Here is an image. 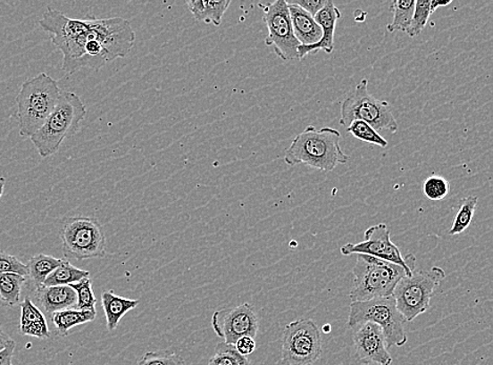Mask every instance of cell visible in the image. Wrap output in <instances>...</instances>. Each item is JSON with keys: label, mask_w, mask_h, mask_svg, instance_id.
Wrapping results in <instances>:
<instances>
[{"label": "cell", "mask_w": 493, "mask_h": 365, "mask_svg": "<svg viewBox=\"0 0 493 365\" xmlns=\"http://www.w3.org/2000/svg\"><path fill=\"white\" fill-rule=\"evenodd\" d=\"M63 54V70L74 74L82 68L100 69L132 50L136 34L122 17L91 19L90 27L72 38H51Z\"/></svg>", "instance_id": "obj_1"}, {"label": "cell", "mask_w": 493, "mask_h": 365, "mask_svg": "<svg viewBox=\"0 0 493 365\" xmlns=\"http://www.w3.org/2000/svg\"><path fill=\"white\" fill-rule=\"evenodd\" d=\"M341 133L330 127L308 126L297 135L285 153L284 162L290 167L307 164L313 169L331 172L338 164L347 163L349 156L341 149Z\"/></svg>", "instance_id": "obj_2"}, {"label": "cell", "mask_w": 493, "mask_h": 365, "mask_svg": "<svg viewBox=\"0 0 493 365\" xmlns=\"http://www.w3.org/2000/svg\"><path fill=\"white\" fill-rule=\"evenodd\" d=\"M61 87L46 73H40L23 82L16 96V119L21 137L31 138L44 126L56 107Z\"/></svg>", "instance_id": "obj_3"}, {"label": "cell", "mask_w": 493, "mask_h": 365, "mask_svg": "<svg viewBox=\"0 0 493 365\" xmlns=\"http://www.w3.org/2000/svg\"><path fill=\"white\" fill-rule=\"evenodd\" d=\"M87 112L85 103L77 94L62 91L56 107L31 137L39 155L46 158L56 154L63 141L79 132Z\"/></svg>", "instance_id": "obj_4"}, {"label": "cell", "mask_w": 493, "mask_h": 365, "mask_svg": "<svg viewBox=\"0 0 493 365\" xmlns=\"http://www.w3.org/2000/svg\"><path fill=\"white\" fill-rule=\"evenodd\" d=\"M353 275L354 286L349 294L353 303L393 296L397 285L407 276L397 264L362 254L356 255Z\"/></svg>", "instance_id": "obj_5"}, {"label": "cell", "mask_w": 493, "mask_h": 365, "mask_svg": "<svg viewBox=\"0 0 493 365\" xmlns=\"http://www.w3.org/2000/svg\"><path fill=\"white\" fill-rule=\"evenodd\" d=\"M366 322L382 329L388 347L406 344V320L397 311L393 296L350 303L347 327L354 329Z\"/></svg>", "instance_id": "obj_6"}, {"label": "cell", "mask_w": 493, "mask_h": 365, "mask_svg": "<svg viewBox=\"0 0 493 365\" xmlns=\"http://www.w3.org/2000/svg\"><path fill=\"white\" fill-rule=\"evenodd\" d=\"M445 277L447 274L439 267L430 270L415 269L411 276L403 277L395 288L393 297L397 311L406 322H413L429 311L431 297Z\"/></svg>", "instance_id": "obj_7"}, {"label": "cell", "mask_w": 493, "mask_h": 365, "mask_svg": "<svg viewBox=\"0 0 493 365\" xmlns=\"http://www.w3.org/2000/svg\"><path fill=\"white\" fill-rule=\"evenodd\" d=\"M355 120L368 123L379 131L396 134L399 125L395 119L393 109L384 100H379L368 92V80L362 79L341 105L340 125L347 128Z\"/></svg>", "instance_id": "obj_8"}, {"label": "cell", "mask_w": 493, "mask_h": 365, "mask_svg": "<svg viewBox=\"0 0 493 365\" xmlns=\"http://www.w3.org/2000/svg\"><path fill=\"white\" fill-rule=\"evenodd\" d=\"M63 255L77 259L104 258L106 255L103 226L95 218L75 216L65 218L59 229Z\"/></svg>", "instance_id": "obj_9"}, {"label": "cell", "mask_w": 493, "mask_h": 365, "mask_svg": "<svg viewBox=\"0 0 493 365\" xmlns=\"http://www.w3.org/2000/svg\"><path fill=\"white\" fill-rule=\"evenodd\" d=\"M322 355V338L317 323L300 319L288 323L282 335V364L312 365Z\"/></svg>", "instance_id": "obj_10"}, {"label": "cell", "mask_w": 493, "mask_h": 365, "mask_svg": "<svg viewBox=\"0 0 493 365\" xmlns=\"http://www.w3.org/2000/svg\"><path fill=\"white\" fill-rule=\"evenodd\" d=\"M391 232L385 223H379L367 228L364 240L359 244H347L341 247L343 256L367 255L381 259V261L397 264L411 276L415 270L417 258L413 254L402 256L401 250L390 239Z\"/></svg>", "instance_id": "obj_11"}, {"label": "cell", "mask_w": 493, "mask_h": 365, "mask_svg": "<svg viewBox=\"0 0 493 365\" xmlns=\"http://www.w3.org/2000/svg\"><path fill=\"white\" fill-rule=\"evenodd\" d=\"M263 11V21L269 30L265 45L274 49L276 55L284 62L299 61V41L295 37L290 21L288 3L277 0L270 4H260Z\"/></svg>", "instance_id": "obj_12"}, {"label": "cell", "mask_w": 493, "mask_h": 365, "mask_svg": "<svg viewBox=\"0 0 493 365\" xmlns=\"http://www.w3.org/2000/svg\"><path fill=\"white\" fill-rule=\"evenodd\" d=\"M213 331L223 343L235 344L238 339L256 337L259 331V319L253 306L242 303L235 308L216 311L212 316Z\"/></svg>", "instance_id": "obj_13"}, {"label": "cell", "mask_w": 493, "mask_h": 365, "mask_svg": "<svg viewBox=\"0 0 493 365\" xmlns=\"http://www.w3.org/2000/svg\"><path fill=\"white\" fill-rule=\"evenodd\" d=\"M354 329L355 350L360 361L379 365L393 362L382 329L375 323L366 322Z\"/></svg>", "instance_id": "obj_14"}, {"label": "cell", "mask_w": 493, "mask_h": 365, "mask_svg": "<svg viewBox=\"0 0 493 365\" xmlns=\"http://www.w3.org/2000/svg\"><path fill=\"white\" fill-rule=\"evenodd\" d=\"M322 30V37L319 43L312 46H299V61L307 55L316 54L319 51H323L326 54H331L335 49V32L338 20L341 19V12L336 7V4L329 0L328 4L313 17Z\"/></svg>", "instance_id": "obj_15"}, {"label": "cell", "mask_w": 493, "mask_h": 365, "mask_svg": "<svg viewBox=\"0 0 493 365\" xmlns=\"http://www.w3.org/2000/svg\"><path fill=\"white\" fill-rule=\"evenodd\" d=\"M35 296L41 308L49 315L75 308L77 303L76 293L69 286H40L35 288Z\"/></svg>", "instance_id": "obj_16"}, {"label": "cell", "mask_w": 493, "mask_h": 365, "mask_svg": "<svg viewBox=\"0 0 493 365\" xmlns=\"http://www.w3.org/2000/svg\"><path fill=\"white\" fill-rule=\"evenodd\" d=\"M288 5L295 37L299 41L300 46H312L319 43L322 37V30L313 17L299 8L298 5L289 3Z\"/></svg>", "instance_id": "obj_17"}, {"label": "cell", "mask_w": 493, "mask_h": 365, "mask_svg": "<svg viewBox=\"0 0 493 365\" xmlns=\"http://www.w3.org/2000/svg\"><path fill=\"white\" fill-rule=\"evenodd\" d=\"M20 332L38 339H49L51 332L46 316L29 297L21 303Z\"/></svg>", "instance_id": "obj_18"}, {"label": "cell", "mask_w": 493, "mask_h": 365, "mask_svg": "<svg viewBox=\"0 0 493 365\" xmlns=\"http://www.w3.org/2000/svg\"><path fill=\"white\" fill-rule=\"evenodd\" d=\"M101 302L106 318V328L109 331H115L119 322L130 311L138 308L139 300L124 298L116 295L113 291H105L101 294Z\"/></svg>", "instance_id": "obj_19"}, {"label": "cell", "mask_w": 493, "mask_h": 365, "mask_svg": "<svg viewBox=\"0 0 493 365\" xmlns=\"http://www.w3.org/2000/svg\"><path fill=\"white\" fill-rule=\"evenodd\" d=\"M230 4V0H220V2L188 0L187 2L188 8L196 21H204L207 25L215 27L221 25L225 12L228 11Z\"/></svg>", "instance_id": "obj_20"}, {"label": "cell", "mask_w": 493, "mask_h": 365, "mask_svg": "<svg viewBox=\"0 0 493 365\" xmlns=\"http://www.w3.org/2000/svg\"><path fill=\"white\" fill-rule=\"evenodd\" d=\"M97 313L90 311H80L76 308L56 311L51 315V320L61 337L68 336L70 329L77 326L86 325L96 319Z\"/></svg>", "instance_id": "obj_21"}, {"label": "cell", "mask_w": 493, "mask_h": 365, "mask_svg": "<svg viewBox=\"0 0 493 365\" xmlns=\"http://www.w3.org/2000/svg\"><path fill=\"white\" fill-rule=\"evenodd\" d=\"M63 261L64 259L45 254L33 256L27 263L28 278L31 279L35 287L43 286L47 277L54 272Z\"/></svg>", "instance_id": "obj_22"}, {"label": "cell", "mask_w": 493, "mask_h": 365, "mask_svg": "<svg viewBox=\"0 0 493 365\" xmlns=\"http://www.w3.org/2000/svg\"><path fill=\"white\" fill-rule=\"evenodd\" d=\"M88 277H90V272H88V270L76 268L72 263L63 261L61 266L47 277L43 286H70L88 278Z\"/></svg>", "instance_id": "obj_23"}, {"label": "cell", "mask_w": 493, "mask_h": 365, "mask_svg": "<svg viewBox=\"0 0 493 365\" xmlns=\"http://www.w3.org/2000/svg\"><path fill=\"white\" fill-rule=\"evenodd\" d=\"M26 277L17 274H0V302L4 306H15L20 304L22 285Z\"/></svg>", "instance_id": "obj_24"}, {"label": "cell", "mask_w": 493, "mask_h": 365, "mask_svg": "<svg viewBox=\"0 0 493 365\" xmlns=\"http://www.w3.org/2000/svg\"><path fill=\"white\" fill-rule=\"evenodd\" d=\"M414 0H395L393 3L394 21L388 26L389 33H406L413 21Z\"/></svg>", "instance_id": "obj_25"}, {"label": "cell", "mask_w": 493, "mask_h": 365, "mask_svg": "<svg viewBox=\"0 0 493 365\" xmlns=\"http://www.w3.org/2000/svg\"><path fill=\"white\" fill-rule=\"evenodd\" d=\"M478 200V197L475 196H468L461 200L459 211H457L453 226H451L449 231L451 236L464 233L471 227L475 209H477Z\"/></svg>", "instance_id": "obj_26"}, {"label": "cell", "mask_w": 493, "mask_h": 365, "mask_svg": "<svg viewBox=\"0 0 493 365\" xmlns=\"http://www.w3.org/2000/svg\"><path fill=\"white\" fill-rule=\"evenodd\" d=\"M347 131L352 134L353 137L366 144L378 145L380 148H386L389 145V141L386 140L368 123L361 120H355L347 128Z\"/></svg>", "instance_id": "obj_27"}, {"label": "cell", "mask_w": 493, "mask_h": 365, "mask_svg": "<svg viewBox=\"0 0 493 365\" xmlns=\"http://www.w3.org/2000/svg\"><path fill=\"white\" fill-rule=\"evenodd\" d=\"M76 293L77 303L76 309L80 311H90L94 313L96 311L97 299L94 295L92 288V281L90 278H85L76 284L70 285Z\"/></svg>", "instance_id": "obj_28"}, {"label": "cell", "mask_w": 493, "mask_h": 365, "mask_svg": "<svg viewBox=\"0 0 493 365\" xmlns=\"http://www.w3.org/2000/svg\"><path fill=\"white\" fill-rule=\"evenodd\" d=\"M450 192L449 182L442 176L432 175L423 184V194L432 202H439L448 196Z\"/></svg>", "instance_id": "obj_29"}, {"label": "cell", "mask_w": 493, "mask_h": 365, "mask_svg": "<svg viewBox=\"0 0 493 365\" xmlns=\"http://www.w3.org/2000/svg\"><path fill=\"white\" fill-rule=\"evenodd\" d=\"M431 15L430 2H415L411 27L406 32L409 37H419L421 32L424 30Z\"/></svg>", "instance_id": "obj_30"}, {"label": "cell", "mask_w": 493, "mask_h": 365, "mask_svg": "<svg viewBox=\"0 0 493 365\" xmlns=\"http://www.w3.org/2000/svg\"><path fill=\"white\" fill-rule=\"evenodd\" d=\"M138 365H187L186 361L171 351L147 352Z\"/></svg>", "instance_id": "obj_31"}, {"label": "cell", "mask_w": 493, "mask_h": 365, "mask_svg": "<svg viewBox=\"0 0 493 365\" xmlns=\"http://www.w3.org/2000/svg\"><path fill=\"white\" fill-rule=\"evenodd\" d=\"M242 357L233 344L221 343L217 344L209 365H240Z\"/></svg>", "instance_id": "obj_32"}, {"label": "cell", "mask_w": 493, "mask_h": 365, "mask_svg": "<svg viewBox=\"0 0 493 365\" xmlns=\"http://www.w3.org/2000/svg\"><path fill=\"white\" fill-rule=\"evenodd\" d=\"M17 274L28 278L27 264L21 262L19 258L0 251V274Z\"/></svg>", "instance_id": "obj_33"}, {"label": "cell", "mask_w": 493, "mask_h": 365, "mask_svg": "<svg viewBox=\"0 0 493 365\" xmlns=\"http://www.w3.org/2000/svg\"><path fill=\"white\" fill-rule=\"evenodd\" d=\"M288 3L298 5V7L305 10L306 13L314 17L326 4H328L329 0H299V2Z\"/></svg>", "instance_id": "obj_34"}, {"label": "cell", "mask_w": 493, "mask_h": 365, "mask_svg": "<svg viewBox=\"0 0 493 365\" xmlns=\"http://www.w3.org/2000/svg\"><path fill=\"white\" fill-rule=\"evenodd\" d=\"M234 346L236 351L239 353L241 356L247 357L256 351L257 344L255 338L246 336V337L238 339Z\"/></svg>", "instance_id": "obj_35"}, {"label": "cell", "mask_w": 493, "mask_h": 365, "mask_svg": "<svg viewBox=\"0 0 493 365\" xmlns=\"http://www.w3.org/2000/svg\"><path fill=\"white\" fill-rule=\"evenodd\" d=\"M16 343L13 340L4 351L0 352V365H13L12 361H13Z\"/></svg>", "instance_id": "obj_36"}, {"label": "cell", "mask_w": 493, "mask_h": 365, "mask_svg": "<svg viewBox=\"0 0 493 365\" xmlns=\"http://www.w3.org/2000/svg\"><path fill=\"white\" fill-rule=\"evenodd\" d=\"M13 339L10 337L8 334H5L2 328H0V352L4 351Z\"/></svg>", "instance_id": "obj_37"}, {"label": "cell", "mask_w": 493, "mask_h": 365, "mask_svg": "<svg viewBox=\"0 0 493 365\" xmlns=\"http://www.w3.org/2000/svg\"><path fill=\"white\" fill-rule=\"evenodd\" d=\"M451 3L453 2L443 3V2H439V0H433V2H430L431 14L435 13L437 9L439 8L447 7V5H449Z\"/></svg>", "instance_id": "obj_38"}, {"label": "cell", "mask_w": 493, "mask_h": 365, "mask_svg": "<svg viewBox=\"0 0 493 365\" xmlns=\"http://www.w3.org/2000/svg\"><path fill=\"white\" fill-rule=\"evenodd\" d=\"M4 186H5V178H0V199H2L4 192Z\"/></svg>", "instance_id": "obj_39"}, {"label": "cell", "mask_w": 493, "mask_h": 365, "mask_svg": "<svg viewBox=\"0 0 493 365\" xmlns=\"http://www.w3.org/2000/svg\"><path fill=\"white\" fill-rule=\"evenodd\" d=\"M240 365H253L251 361H248L247 357H242Z\"/></svg>", "instance_id": "obj_40"}, {"label": "cell", "mask_w": 493, "mask_h": 365, "mask_svg": "<svg viewBox=\"0 0 493 365\" xmlns=\"http://www.w3.org/2000/svg\"><path fill=\"white\" fill-rule=\"evenodd\" d=\"M322 329H323V332H324V333H330V331H331V327H330V325H326V326L324 325L323 328H322Z\"/></svg>", "instance_id": "obj_41"}]
</instances>
